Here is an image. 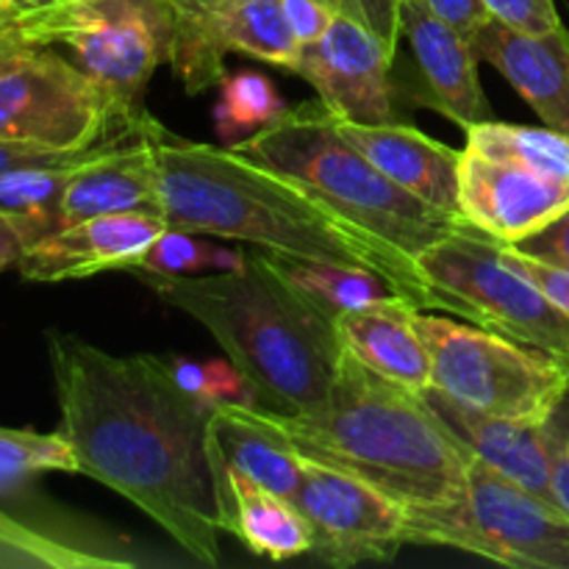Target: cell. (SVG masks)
<instances>
[{
  "label": "cell",
  "instance_id": "6da1fadb",
  "mask_svg": "<svg viewBox=\"0 0 569 569\" xmlns=\"http://www.w3.org/2000/svg\"><path fill=\"white\" fill-rule=\"evenodd\" d=\"M59 433L81 476L114 489L198 565L217 567L220 506L209 456L211 406L153 353L114 356L48 331Z\"/></svg>",
  "mask_w": 569,
  "mask_h": 569
},
{
  "label": "cell",
  "instance_id": "7a4b0ae2",
  "mask_svg": "<svg viewBox=\"0 0 569 569\" xmlns=\"http://www.w3.org/2000/svg\"><path fill=\"white\" fill-rule=\"evenodd\" d=\"M139 122L153 148L167 228L231 239L283 259L365 267L381 272L400 298L422 311L403 272L298 183L231 144L217 148L176 137L148 111H142Z\"/></svg>",
  "mask_w": 569,
  "mask_h": 569
},
{
  "label": "cell",
  "instance_id": "3957f363",
  "mask_svg": "<svg viewBox=\"0 0 569 569\" xmlns=\"http://www.w3.org/2000/svg\"><path fill=\"white\" fill-rule=\"evenodd\" d=\"M276 415L303 459L350 472L400 506L456 503L472 453L406 389L342 350L326 400L306 415Z\"/></svg>",
  "mask_w": 569,
  "mask_h": 569
},
{
  "label": "cell",
  "instance_id": "277c9868",
  "mask_svg": "<svg viewBox=\"0 0 569 569\" xmlns=\"http://www.w3.org/2000/svg\"><path fill=\"white\" fill-rule=\"evenodd\" d=\"M142 281L217 339L253 383L261 409L306 415L326 400L342 339L328 317L278 276L264 250L248 248L244 264L233 270Z\"/></svg>",
  "mask_w": 569,
  "mask_h": 569
},
{
  "label": "cell",
  "instance_id": "5b68a950",
  "mask_svg": "<svg viewBox=\"0 0 569 569\" xmlns=\"http://www.w3.org/2000/svg\"><path fill=\"white\" fill-rule=\"evenodd\" d=\"M231 148L298 183L317 203L381 250L415 287L422 311H431V295L417 270V259L465 222L450 220L389 181L342 137L337 117L320 98L283 109L278 120Z\"/></svg>",
  "mask_w": 569,
  "mask_h": 569
},
{
  "label": "cell",
  "instance_id": "8992f818",
  "mask_svg": "<svg viewBox=\"0 0 569 569\" xmlns=\"http://www.w3.org/2000/svg\"><path fill=\"white\" fill-rule=\"evenodd\" d=\"M417 270L431 311L456 315L569 365V317L503 259V242L459 226L422 250Z\"/></svg>",
  "mask_w": 569,
  "mask_h": 569
},
{
  "label": "cell",
  "instance_id": "52a82bcc",
  "mask_svg": "<svg viewBox=\"0 0 569 569\" xmlns=\"http://www.w3.org/2000/svg\"><path fill=\"white\" fill-rule=\"evenodd\" d=\"M406 545L465 550L517 569H569V517L472 456L456 503L406 506Z\"/></svg>",
  "mask_w": 569,
  "mask_h": 569
},
{
  "label": "cell",
  "instance_id": "ba28073f",
  "mask_svg": "<svg viewBox=\"0 0 569 569\" xmlns=\"http://www.w3.org/2000/svg\"><path fill=\"white\" fill-rule=\"evenodd\" d=\"M14 28L37 48H64L103 87L120 120L133 122L150 78L170 61L176 11L167 0H67L17 17Z\"/></svg>",
  "mask_w": 569,
  "mask_h": 569
},
{
  "label": "cell",
  "instance_id": "9c48e42d",
  "mask_svg": "<svg viewBox=\"0 0 569 569\" xmlns=\"http://www.w3.org/2000/svg\"><path fill=\"white\" fill-rule=\"evenodd\" d=\"M431 353V387L467 409L517 422H548L569 395V365L478 326L417 315Z\"/></svg>",
  "mask_w": 569,
  "mask_h": 569
},
{
  "label": "cell",
  "instance_id": "30bf717a",
  "mask_svg": "<svg viewBox=\"0 0 569 569\" xmlns=\"http://www.w3.org/2000/svg\"><path fill=\"white\" fill-rule=\"evenodd\" d=\"M114 126L126 120L103 87L53 48H37L0 78V139L6 142L78 150L109 139Z\"/></svg>",
  "mask_w": 569,
  "mask_h": 569
},
{
  "label": "cell",
  "instance_id": "8fae6325",
  "mask_svg": "<svg viewBox=\"0 0 569 569\" xmlns=\"http://www.w3.org/2000/svg\"><path fill=\"white\" fill-rule=\"evenodd\" d=\"M292 503L309 522L311 556L322 565L389 561L406 548V506L337 467L303 459Z\"/></svg>",
  "mask_w": 569,
  "mask_h": 569
},
{
  "label": "cell",
  "instance_id": "7c38bea8",
  "mask_svg": "<svg viewBox=\"0 0 569 569\" xmlns=\"http://www.w3.org/2000/svg\"><path fill=\"white\" fill-rule=\"evenodd\" d=\"M228 53L292 72L300 42L281 0H231L200 11H176L170 64L189 94L222 83Z\"/></svg>",
  "mask_w": 569,
  "mask_h": 569
},
{
  "label": "cell",
  "instance_id": "4fadbf2b",
  "mask_svg": "<svg viewBox=\"0 0 569 569\" xmlns=\"http://www.w3.org/2000/svg\"><path fill=\"white\" fill-rule=\"evenodd\" d=\"M395 59L359 20L337 14L317 42L300 44L292 72L315 87L317 98L342 122H392Z\"/></svg>",
  "mask_w": 569,
  "mask_h": 569
},
{
  "label": "cell",
  "instance_id": "5bb4252c",
  "mask_svg": "<svg viewBox=\"0 0 569 569\" xmlns=\"http://www.w3.org/2000/svg\"><path fill=\"white\" fill-rule=\"evenodd\" d=\"M569 206V183L553 181L467 144L459 161V209L467 226L503 244L542 231Z\"/></svg>",
  "mask_w": 569,
  "mask_h": 569
},
{
  "label": "cell",
  "instance_id": "9a60e30c",
  "mask_svg": "<svg viewBox=\"0 0 569 569\" xmlns=\"http://www.w3.org/2000/svg\"><path fill=\"white\" fill-rule=\"evenodd\" d=\"M164 231V217L150 211L89 217L37 239L17 261V270L33 283L81 281L98 272L131 270Z\"/></svg>",
  "mask_w": 569,
  "mask_h": 569
},
{
  "label": "cell",
  "instance_id": "2e32d148",
  "mask_svg": "<svg viewBox=\"0 0 569 569\" xmlns=\"http://www.w3.org/2000/svg\"><path fill=\"white\" fill-rule=\"evenodd\" d=\"M400 39L409 42L415 56L422 87L417 98L422 103L461 128L492 117L478 76L481 56L470 39L428 14L415 0H400Z\"/></svg>",
  "mask_w": 569,
  "mask_h": 569
},
{
  "label": "cell",
  "instance_id": "e0dca14e",
  "mask_svg": "<svg viewBox=\"0 0 569 569\" xmlns=\"http://www.w3.org/2000/svg\"><path fill=\"white\" fill-rule=\"evenodd\" d=\"M472 48L487 59L548 128L569 137V31L533 33L489 17L472 37Z\"/></svg>",
  "mask_w": 569,
  "mask_h": 569
},
{
  "label": "cell",
  "instance_id": "ac0fdd59",
  "mask_svg": "<svg viewBox=\"0 0 569 569\" xmlns=\"http://www.w3.org/2000/svg\"><path fill=\"white\" fill-rule=\"evenodd\" d=\"M339 122L342 137L367 156L383 176L450 220L465 222L459 209V161L461 150L417 131V128L381 122ZM467 226V222H465Z\"/></svg>",
  "mask_w": 569,
  "mask_h": 569
},
{
  "label": "cell",
  "instance_id": "d6986e66",
  "mask_svg": "<svg viewBox=\"0 0 569 569\" xmlns=\"http://www.w3.org/2000/svg\"><path fill=\"white\" fill-rule=\"evenodd\" d=\"M433 415L456 433L461 445L476 459L487 461L506 478L520 483L522 489L537 498L556 503L553 495V461H550V420L548 422H517L503 417L483 415V411L467 409L459 400L448 398L439 389L422 392Z\"/></svg>",
  "mask_w": 569,
  "mask_h": 569
},
{
  "label": "cell",
  "instance_id": "ffe728a7",
  "mask_svg": "<svg viewBox=\"0 0 569 569\" xmlns=\"http://www.w3.org/2000/svg\"><path fill=\"white\" fill-rule=\"evenodd\" d=\"M120 211L161 214L153 148L139 120L120 142L76 167L64 187L56 231L89 217L120 214Z\"/></svg>",
  "mask_w": 569,
  "mask_h": 569
},
{
  "label": "cell",
  "instance_id": "44dd1931",
  "mask_svg": "<svg viewBox=\"0 0 569 569\" xmlns=\"http://www.w3.org/2000/svg\"><path fill=\"white\" fill-rule=\"evenodd\" d=\"M209 456L214 472H231L287 500L295 498L303 476V456L292 448L276 415L261 406H211Z\"/></svg>",
  "mask_w": 569,
  "mask_h": 569
},
{
  "label": "cell",
  "instance_id": "7402d4cb",
  "mask_svg": "<svg viewBox=\"0 0 569 569\" xmlns=\"http://www.w3.org/2000/svg\"><path fill=\"white\" fill-rule=\"evenodd\" d=\"M417 309L400 295L372 300L339 317L345 348L378 376L415 392L431 389V353L417 328Z\"/></svg>",
  "mask_w": 569,
  "mask_h": 569
},
{
  "label": "cell",
  "instance_id": "603a6c76",
  "mask_svg": "<svg viewBox=\"0 0 569 569\" xmlns=\"http://www.w3.org/2000/svg\"><path fill=\"white\" fill-rule=\"evenodd\" d=\"M214 483L222 531L233 533L250 553L270 561L311 553L309 522L292 500L231 472H214Z\"/></svg>",
  "mask_w": 569,
  "mask_h": 569
},
{
  "label": "cell",
  "instance_id": "cb8c5ba5",
  "mask_svg": "<svg viewBox=\"0 0 569 569\" xmlns=\"http://www.w3.org/2000/svg\"><path fill=\"white\" fill-rule=\"evenodd\" d=\"M270 264L276 267L278 276L322 317L337 326L339 317L359 306L372 303V300L398 295L392 283L381 272L365 270V267H342L328 264V261H306V259H283V256H270Z\"/></svg>",
  "mask_w": 569,
  "mask_h": 569
},
{
  "label": "cell",
  "instance_id": "d4e9b609",
  "mask_svg": "<svg viewBox=\"0 0 569 569\" xmlns=\"http://www.w3.org/2000/svg\"><path fill=\"white\" fill-rule=\"evenodd\" d=\"M467 144L492 159L511 161L553 181L569 183V137L556 128L515 126V122L481 120L465 128Z\"/></svg>",
  "mask_w": 569,
  "mask_h": 569
},
{
  "label": "cell",
  "instance_id": "484cf974",
  "mask_svg": "<svg viewBox=\"0 0 569 569\" xmlns=\"http://www.w3.org/2000/svg\"><path fill=\"white\" fill-rule=\"evenodd\" d=\"M283 109H287V103L264 72H231V76L222 78L220 100L214 106L217 133L228 144H237L239 139L253 137L256 131L278 120Z\"/></svg>",
  "mask_w": 569,
  "mask_h": 569
},
{
  "label": "cell",
  "instance_id": "4316f807",
  "mask_svg": "<svg viewBox=\"0 0 569 569\" xmlns=\"http://www.w3.org/2000/svg\"><path fill=\"white\" fill-rule=\"evenodd\" d=\"M248 250H228L206 242L203 233L178 231L167 228L142 256L131 272L139 278H181V276H203V272L233 270L244 264Z\"/></svg>",
  "mask_w": 569,
  "mask_h": 569
},
{
  "label": "cell",
  "instance_id": "83f0119b",
  "mask_svg": "<svg viewBox=\"0 0 569 569\" xmlns=\"http://www.w3.org/2000/svg\"><path fill=\"white\" fill-rule=\"evenodd\" d=\"M0 553L14 565L53 567V569H92V567H133L126 556H111L103 550H89L81 545L61 542L42 531L22 526L20 520L0 511Z\"/></svg>",
  "mask_w": 569,
  "mask_h": 569
},
{
  "label": "cell",
  "instance_id": "f1b7e54d",
  "mask_svg": "<svg viewBox=\"0 0 569 569\" xmlns=\"http://www.w3.org/2000/svg\"><path fill=\"white\" fill-rule=\"evenodd\" d=\"M37 472H78L76 453L61 433L0 426V492Z\"/></svg>",
  "mask_w": 569,
  "mask_h": 569
},
{
  "label": "cell",
  "instance_id": "f546056e",
  "mask_svg": "<svg viewBox=\"0 0 569 569\" xmlns=\"http://www.w3.org/2000/svg\"><path fill=\"white\" fill-rule=\"evenodd\" d=\"M81 167V164H78ZM76 167H39L0 176V211L33 220L42 237L56 231L64 187Z\"/></svg>",
  "mask_w": 569,
  "mask_h": 569
},
{
  "label": "cell",
  "instance_id": "4dcf8cb0",
  "mask_svg": "<svg viewBox=\"0 0 569 569\" xmlns=\"http://www.w3.org/2000/svg\"><path fill=\"white\" fill-rule=\"evenodd\" d=\"M170 370L176 381L187 392L200 398L203 403H242V406H261L253 383L248 381L233 361H192V359H172Z\"/></svg>",
  "mask_w": 569,
  "mask_h": 569
},
{
  "label": "cell",
  "instance_id": "1f68e13d",
  "mask_svg": "<svg viewBox=\"0 0 569 569\" xmlns=\"http://www.w3.org/2000/svg\"><path fill=\"white\" fill-rule=\"evenodd\" d=\"M133 126H137V120L122 126L120 131H114L109 139H103V142L89 144V148H78V150H48V148H37V144L6 142V139H0V176L14 170H39V167H78L83 164V161L94 159L98 153H103V150H109L111 144L120 142Z\"/></svg>",
  "mask_w": 569,
  "mask_h": 569
},
{
  "label": "cell",
  "instance_id": "d6a6232c",
  "mask_svg": "<svg viewBox=\"0 0 569 569\" xmlns=\"http://www.w3.org/2000/svg\"><path fill=\"white\" fill-rule=\"evenodd\" d=\"M337 14L359 20L361 26L370 28L392 59H398L400 48V0H326Z\"/></svg>",
  "mask_w": 569,
  "mask_h": 569
},
{
  "label": "cell",
  "instance_id": "836d02e7",
  "mask_svg": "<svg viewBox=\"0 0 569 569\" xmlns=\"http://www.w3.org/2000/svg\"><path fill=\"white\" fill-rule=\"evenodd\" d=\"M489 14L522 31L545 33L561 26L556 0H483Z\"/></svg>",
  "mask_w": 569,
  "mask_h": 569
},
{
  "label": "cell",
  "instance_id": "e575fe53",
  "mask_svg": "<svg viewBox=\"0 0 569 569\" xmlns=\"http://www.w3.org/2000/svg\"><path fill=\"white\" fill-rule=\"evenodd\" d=\"M503 259L509 261L515 270H520L522 276L531 278L556 306L569 317V270L567 267H556L548 264L542 259H533V256L520 253L511 244H503Z\"/></svg>",
  "mask_w": 569,
  "mask_h": 569
},
{
  "label": "cell",
  "instance_id": "d590c367",
  "mask_svg": "<svg viewBox=\"0 0 569 569\" xmlns=\"http://www.w3.org/2000/svg\"><path fill=\"white\" fill-rule=\"evenodd\" d=\"M511 248H517L520 253L533 256V259H542L548 261V264L567 267L569 270V206L553 222H548L542 231L531 233V237L511 244Z\"/></svg>",
  "mask_w": 569,
  "mask_h": 569
},
{
  "label": "cell",
  "instance_id": "8d00e7d4",
  "mask_svg": "<svg viewBox=\"0 0 569 569\" xmlns=\"http://www.w3.org/2000/svg\"><path fill=\"white\" fill-rule=\"evenodd\" d=\"M415 3H420L437 20L448 22L450 28H456L470 42L481 31L483 22L492 17L487 6H483V0H415Z\"/></svg>",
  "mask_w": 569,
  "mask_h": 569
},
{
  "label": "cell",
  "instance_id": "74e56055",
  "mask_svg": "<svg viewBox=\"0 0 569 569\" xmlns=\"http://www.w3.org/2000/svg\"><path fill=\"white\" fill-rule=\"evenodd\" d=\"M281 6L300 44L317 42L337 17V11L326 0H281Z\"/></svg>",
  "mask_w": 569,
  "mask_h": 569
},
{
  "label": "cell",
  "instance_id": "f35d334b",
  "mask_svg": "<svg viewBox=\"0 0 569 569\" xmlns=\"http://www.w3.org/2000/svg\"><path fill=\"white\" fill-rule=\"evenodd\" d=\"M37 239H42V231H39L37 222L0 211V272L9 270V267H17L22 253Z\"/></svg>",
  "mask_w": 569,
  "mask_h": 569
},
{
  "label": "cell",
  "instance_id": "ab89813d",
  "mask_svg": "<svg viewBox=\"0 0 569 569\" xmlns=\"http://www.w3.org/2000/svg\"><path fill=\"white\" fill-rule=\"evenodd\" d=\"M550 461H553V495L559 509L569 517V437L550 420Z\"/></svg>",
  "mask_w": 569,
  "mask_h": 569
},
{
  "label": "cell",
  "instance_id": "60d3db41",
  "mask_svg": "<svg viewBox=\"0 0 569 569\" xmlns=\"http://www.w3.org/2000/svg\"><path fill=\"white\" fill-rule=\"evenodd\" d=\"M33 50H37V44L28 42V39L17 31L14 22L0 28V78H3L6 72L14 70V67H20Z\"/></svg>",
  "mask_w": 569,
  "mask_h": 569
},
{
  "label": "cell",
  "instance_id": "b9f144b4",
  "mask_svg": "<svg viewBox=\"0 0 569 569\" xmlns=\"http://www.w3.org/2000/svg\"><path fill=\"white\" fill-rule=\"evenodd\" d=\"M0 3L9 6L17 17H26V14H37V11L56 9V6L67 3V0H0Z\"/></svg>",
  "mask_w": 569,
  "mask_h": 569
},
{
  "label": "cell",
  "instance_id": "7bdbcfd3",
  "mask_svg": "<svg viewBox=\"0 0 569 569\" xmlns=\"http://www.w3.org/2000/svg\"><path fill=\"white\" fill-rule=\"evenodd\" d=\"M172 6V11H200V9H211V6L220 3H231V0H167Z\"/></svg>",
  "mask_w": 569,
  "mask_h": 569
},
{
  "label": "cell",
  "instance_id": "ee69618b",
  "mask_svg": "<svg viewBox=\"0 0 569 569\" xmlns=\"http://www.w3.org/2000/svg\"><path fill=\"white\" fill-rule=\"evenodd\" d=\"M14 20H17V14H14V11H11L9 6H3V3H0V28L11 26V22H14Z\"/></svg>",
  "mask_w": 569,
  "mask_h": 569
}]
</instances>
